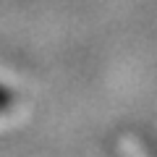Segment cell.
Segmentation results:
<instances>
[{"mask_svg": "<svg viewBox=\"0 0 157 157\" xmlns=\"http://www.w3.org/2000/svg\"><path fill=\"white\" fill-rule=\"evenodd\" d=\"M21 92L16 86L0 81V123H11L13 118L21 113Z\"/></svg>", "mask_w": 157, "mask_h": 157, "instance_id": "1", "label": "cell"}]
</instances>
